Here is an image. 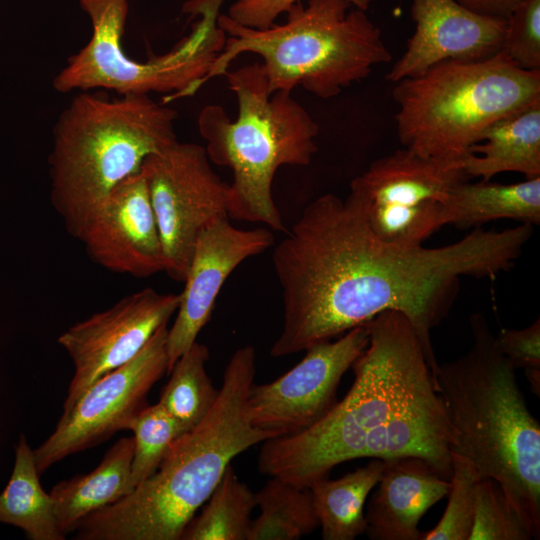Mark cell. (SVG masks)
Here are the masks:
<instances>
[{
	"label": "cell",
	"instance_id": "cell-1",
	"mask_svg": "<svg viewBox=\"0 0 540 540\" xmlns=\"http://www.w3.org/2000/svg\"><path fill=\"white\" fill-rule=\"evenodd\" d=\"M365 324L345 397L308 429L262 442L261 474L308 488L349 460L413 456L450 479L457 435L413 325L396 310Z\"/></svg>",
	"mask_w": 540,
	"mask_h": 540
},
{
	"label": "cell",
	"instance_id": "cell-2",
	"mask_svg": "<svg viewBox=\"0 0 540 540\" xmlns=\"http://www.w3.org/2000/svg\"><path fill=\"white\" fill-rule=\"evenodd\" d=\"M255 373V349H237L205 417L174 441L156 472L129 495L82 519L75 539L180 540L231 461L278 436L249 421L246 404Z\"/></svg>",
	"mask_w": 540,
	"mask_h": 540
},
{
	"label": "cell",
	"instance_id": "cell-3",
	"mask_svg": "<svg viewBox=\"0 0 540 540\" xmlns=\"http://www.w3.org/2000/svg\"><path fill=\"white\" fill-rule=\"evenodd\" d=\"M471 348L439 365L435 387L456 431L452 452L499 483L534 539L540 536V425L483 315L470 317Z\"/></svg>",
	"mask_w": 540,
	"mask_h": 540
},
{
	"label": "cell",
	"instance_id": "cell-4",
	"mask_svg": "<svg viewBox=\"0 0 540 540\" xmlns=\"http://www.w3.org/2000/svg\"><path fill=\"white\" fill-rule=\"evenodd\" d=\"M177 117L149 94L73 98L55 122L48 157L50 200L69 234L78 239L116 185L177 141Z\"/></svg>",
	"mask_w": 540,
	"mask_h": 540
},
{
	"label": "cell",
	"instance_id": "cell-5",
	"mask_svg": "<svg viewBox=\"0 0 540 540\" xmlns=\"http://www.w3.org/2000/svg\"><path fill=\"white\" fill-rule=\"evenodd\" d=\"M283 24L264 29L241 25L220 14L218 25L227 34L204 84L225 75L243 53L263 60L269 92L301 86L322 99L367 78L373 68L391 61L381 30L365 10L347 0H308L293 4Z\"/></svg>",
	"mask_w": 540,
	"mask_h": 540
},
{
	"label": "cell",
	"instance_id": "cell-6",
	"mask_svg": "<svg viewBox=\"0 0 540 540\" xmlns=\"http://www.w3.org/2000/svg\"><path fill=\"white\" fill-rule=\"evenodd\" d=\"M225 75L236 96V119L212 104L200 111L197 123L210 162L233 173L228 217L284 231L272 194L274 175L282 166L311 162L317 151L319 127L291 93L269 92L261 63Z\"/></svg>",
	"mask_w": 540,
	"mask_h": 540
},
{
	"label": "cell",
	"instance_id": "cell-7",
	"mask_svg": "<svg viewBox=\"0 0 540 540\" xmlns=\"http://www.w3.org/2000/svg\"><path fill=\"white\" fill-rule=\"evenodd\" d=\"M393 84L401 144L440 159L464 158L492 123L540 100V70L522 69L503 51L442 61Z\"/></svg>",
	"mask_w": 540,
	"mask_h": 540
},
{
	"label": "cell",
	"instance_id": "cell-8",
	"mask_svg": "<svg viewBox=\"0 0 540 540\" xmlns=\"http://www.w3.org/2000/svg\"><path fill=\"white\" fill-rule=\"evenodd\" d=\"M225 0H188L184 11L198 17L188 35L170 51L148 60L130 58L121 39L128 0H79L92 34L53 78L59 93L104 88L125 94H168L167 100L195 94L204 85L213 62L224 48L227 34L218 25Z\"/></svg>",
	"mask_w": 540,
	"mask_h": 540
},
{
	"label": "cell",
	"instance_id": "cell-9",
	"mask_svg": "<svg viewBox=\"0 0 540 540\" xmlns=\"http://www.w3.org/2000/svg\"><path fill=\"white\" fill-rule=\"evenodd\" d=\"M469 178L462 159L426 157L404 147L374 161L351 182L349 194L380 239L416 248L442 227L443 202Z\"/></svg>",
	"mask_w": 540,
	"mask_h": 540
},
{
	"label": "cell",
	"instance_id": "cell-10",
	"mask_svg": "<svg viewBox=\"0 0 540 540\" xmlns=\"http://www.w3.org/2000/svg\"><path fill=\"white\" fill-rule=\"evenodd\" d=\"M210 163L203 146L177 140L141 166L161 237L164 272L175 281L185 280L200 232L228 218L229 185Z\"/></svg>",
	"mask_w": 540,
	"mask_h": 540
},
{
	"label": "cell",
	"instance_id": "cell-11",
	"mask_svg": "<svg viewBox=\"0 0 540 540\" xmlns=\"http://www.w3.org/2000/svg\"><path fill=\"white\" fill-rule=\"evenodd\" d=\"M167 325L161 326L133 359L97 379L69 411L62 413L52 434L33 450L39 475L65 457L128 429L147 405L154 384L167 374Z\"/></svg>",
	"mask_w": 540,
	"mask_h": 540
},
{
	"label": "cell",
	"instance_id": "cell-12",
	"mask_svg": "<svg viewBox=\"0 0 540 540\" xmlns=\"http://www.w3.org/2000/svg\"><path fill=\"white\" fill-rule=\"evenodd\" d=\"M368 342L366 324L359 325L333 342L308 347L303 359L276 380L253 383L246 404L251 424L282 436L319 422L337 403L343 375Z\"/></svg>",
	"mask_w": 540,
	"mask_h": 540
},
{
	"label": "cell",
	"instance_id": "cell-13",
	"mask_svg": "<svg viewBox=\"0 0 540 540\" xmlns=\"http://www.w3.org/2000/svg\"><path fill=\"white\" fill-rule=\"evenodd\" d=\"M180 295L144 288L80 321L59 338L74 374L63 404L69 411L100 377L133 359L176 313Z\"/></svg>",
	"mask_w": 540,
	"mask_h": 540
},
{
	"label": "cell",
	"instance_id": "cell-14",
	"mask_svg": "<svg viewBox=\"0 0 540 540\" xmlns=\"http://www.w3.org/2000/svg\"><path fill=\"white\" fill-rule=\"evenodd\" d=\"M274 243L265 228L239 229L219 218L198 235L179 294L176 317L167 334L168 369L194 342L208 323L225 280L245 259L266 251Z\"/></svg>",
	"mask_w": 540,
	"mask_h": 540
},
{
	"label": "cell",
	"instance_id": "cell-15",
	"mask_svg": "<svg viewBox=\"0 0 540 540\" xmlns=\"http://www.w3.org/2000/svg\"><path fill=\"white\" fill-rule=\"evenodd\" d=\"M78 240L89 258L109 271L146 278L165 270L159 228L142 170L114 187Z\"/></svg>",
	"mask_w": 540,
	"mask_h": 540
},
{
	"label": "cell",
	"instance_id": "cell-16",
	"mask_svg": "<svg viewBox=\"0 0 540 540\" xmlns=\"http://www.w3.org/2000/svg\"><path fill=\"white\" fill-rule=\"evenodd\" d=\"M415 31L387 73L395 83L446 60L479 61L502 49L506 19L476 13L455 0H413Z\"/></svg>",
	"mask_w": 540,
	"mask_h": 540
},
{
	"label": "cell",
	"instance_id": "cell-17",
	"mask_svg": "<svg viewBox=\"0 0 540 540\" xmlns=\"http://www.w3.org/2000/svg\"><path fill=\"white\" fill-rule=\"evenodd\" d=\"M365 512L371 540H420L422 516L450 488L449 479L426 460L407 456L384 460L382 475Z\"/></svg>",
	"mask_w": 540,
	"mask_h": 540
},
{
	"label": "cell",
	"instance_id": "cell-18",
	"mask_svg": "<svg viewBox=\"0 0 540 540\" xmlns=\"http://www.w3.org/2000/svg\"><path fill=\"white\" fill-rule=\"evenodd\" d=\"M462 165L469 177L482 181L503 172L540 177V100L492 123Z\"/></svg>",
	"mask_w": 540,
	"mask_h": 540
},
{
	"label": "cell",
	"instance_id": "cell-19",
	"mask_svg": "<svg viewBox=\"0 0 540 540\" xmlns=\"http://www.w3.org/2000/svg\"><path fill=\"white\" fill-rule=\"evenodd\" d=\"M133 437H122L105 453L99 465L87 474L56 484L50 496L58 529L66 534L86 516L129 495L135 488L131 463Z\"/></svg>",
	"mask_w": 540,
	"mask_h": 540
},
{
	"label": "cell",
	"instance_id": "cell-20",
	"mask_svg": "<svg viewBox=\"0 0 540 540\" xmlns=\"http://www.w3.org/2000/svg\"><path fill=\"white\" fill-rule=\"evenodd\" d=\"M503 218L526 225L540 223V177L507 185L462 182L449 192L441 211L442 226L459 228Z\"/></svg>",
	"mask_w": 540,
	"mask_h": 540
},
{
	"label": "cell",
	"instance_id": "cell-21",
	"mask_svg": "<svg viewBox=\"0 0 540 540\" xmlns=\"http://www.w3.org/2000/svg\"><path fill=\"white\" fill-rule=\"evenodd\" d=\"M384 469V460L373 459L338 479L314 481L310 490L324 540H354L366 531L365 503Z\"/></svg>",
	"mask_w": 540,
	"mask_h": 540
},
{
	"label": "cell",
	"instance_id": "cell-22",
	"mask_svg": "<svg viewBox=\"0 0 540 540\" xmlns=\"http://www.w3.org/2000/svg\"><path fill=\"white\" fill-rule=\"evenodd\" d=\"M39 476L33 450L21 435L12 475L0 494V523L21 528L31 540H63L52 498L41 487Z\"/></svg>",
	"mask_w": 540,
	"mask_h": 540
},
{
	"label": "cell",
	"instance_id": "cell-23",
	"mask_svg": "<svg viewBox=\"0 0 540 540\" xmlns=\"http://www.w3.org/2000/svg\"><path fill=\"white\" fill-rule=\"evenodd\" d=\"M255 507V493L229 465L180 540H248Z\"/></svg>",
	"mask_w": 540,
	"mask_h": 540
},
{
	"label": "cell",
	"instance_id": "cell-24",
	"mask_svg": "<svg viewBox=\"0 0 540 540\" xmlns=\"http://www.w3.org/2000/svg\"><path fill=\"white\" fill-rule=\"evenodd\" d=\"M255 498L260 513L248 540H297L319 526L309 488L270 477Z\"/></svg>",
	"mask_w": 540,
	"mask_h": 540
},
{
	"label": "cell",
	"instance_id": "cell-25",
	"mask_svg": "<svg viewBox=\"0 0 540 540\" xmlns=\"http://www.w3.org/2000/svg\"><path fill=\"white\" fill-rule=\"evenodd\" d=\"M209 349L194 342L174 363L158 403L186 430L195 427L214 405L219 389L206 371Z\"/></svg>",
	"mask_w": 540,
	"mask_h": 540
},
{
	"label": "cell",
	"instance_id": "cell-26",
	"mask_svg": "<svg viewBox=\"0 0 540 540\" xmlns=\"http://www.w3.org/2000/svg\"><path fill=\"white\" fill-rule=\"evenodd\" d=\"M128 430L134 433L131 475L135 487L156 472L174 441L187 432L159 403L143 407Z\"/></svg>",
	"mask_w": 540,
	"mask_h": 540
},
{
	"label": "cell",
	"instance_id": "cell-27",
	"mask_svg": "<svg viewBox=\"0 0 540 540\" xmlns=\"http://www.w3.org/2000/svg\"><path fill=\"white\" fill-rule=\"evenodd\" d=\"M451 465L448 504L444 514L432 530L421 533L420 540H469L476 484L480 477L471 461L460 454L452 452Z\"/></svg>",
	"mask_w": 540,
	"mask_h": 540
},
{
	"label": "cell",
	"instance_id": "cell-28",
	"mask_svg": "<svg viewBox=\"0 0 540 540\" xmlns=\"http://www.w3.org/2000/svg\"><path fill=\"white\" fill-rule=\"evenodd\" d=\"M532 534L511 506L497 481L476 484L472 530L469 540H530Z\"/></svg>",
	"mask_w": 540,
	"mask_h": 540
},
{
	"label": "cell",
	"instance_id": "cell-29",
	"mask_svg": "<svg viewBox=\"0 0 540 540\" xmlns=\"http://www.w3.org/2000/svg\"><path fill=\"white\" fill-rule=\"evenodd\" d=\"M501 51L522 69L540 70V0H522L513 9Z\"/></svg>",
	"mask_w": 540,
	"mask_h": 540
},
{
	"label": "cell",
	"instance_id": "cell-30",
	"mask_svg": "<svg viewBox=\"0 0 540 540\" xmlns=\"http://www.w3.org/2000/svg\"><path fill=\"white\" fill-rule=\"evenodd\" d=\"M500 352L514 369L540 370V319L523 329L502 328L495 336Z\"/></svg>",
	"mask_w": 540,
	"mask_h": 540
},
{
	"label": "cell",
	"instance_id": "cell-31",
	"mask_svg": "<svg viewBox=\"0 0 540 540\" xmlns=\"http://www.w3.org/2000/svg\"><path fill=\"white\" fill-rule=\"evenodd\" d=\"M301 0H236L227 15L235 22L256 29H264L296 2ZM355 7L367 11L374 0H347Z\"/></svg>",
	"mask_w": 540,
	"mask_h": 540
},
{
	"label": "cell",
	"instance_id": "cell-32",
	"mask_svg": "<svg viewBox=\"0 0 540 540\" xmlns=\"http://www.w3.org/2000/svg\"><path fill=\"white\" fill-rule=\"evenodd\" d=\"M479 14L507 19L522 0H455Z\"/></svg>",
	"mask_w": 540,
	"mask_h": 540
}]
</instances>
